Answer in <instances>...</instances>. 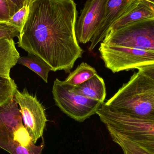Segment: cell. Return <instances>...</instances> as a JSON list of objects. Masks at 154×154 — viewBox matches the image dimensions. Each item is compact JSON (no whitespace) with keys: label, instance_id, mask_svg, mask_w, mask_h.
Segmentation results:
<instances>
[{"label":"cell","instance_id":"cell-1","mask_svg":"<svg viewBox=\"0 0 154 154\" xmlns=\"http://www.w3.org/2000/svg\"><path fill=\"white\" fill-rule=\"evenodd\" d=\"M74 0H29L19 47L38 56L56 72L70 73L83 51L75 33Z\"/></svg>","mask_w":154,"mask_h":154},{"label":"cell","instance_id":"cell-2","mask_svg":"<svg viewBox=\"0 0 154 154\" xmlns=\"http://www.w3.org/2000/svg\"><path fill=\"white\" fill-rule=\"evenodd\" d=\"M44 145L33 142L14 97L0 106V148L11 154H41Z\"/></svg>","mask_w":154,"mask_h":154},{"label":"cell","instance_id":"cell-3","mask_svg":"<svg viewBox=\"0 0 154 154\" xmlns=\"http://www.w3.org/2000/svg\"><path fill=\"white\" fill-rule=\"evenodd\" d=\"M110 135L134 143L154 154V119H144L113 111L105 103L96 112Z\"/></svg>","mask_w":154,"mask_h":154},{"label":"cell","instance_id":"cell-4","mask_svg":"<svg viewBox=\"0 0 154 154\" xmlns=\"http://www.w3.org/2000/svg\"><path fill=\"white\" fill-rule=\"evenodd\" d=\"M75 86L65 81L56 79L52 88V94L56 105L69 117L83 122L96 114L104 103L76 94Z\"/></svg>","mask_w":154,"mask_h":154},{"label":"cell","instance_id":"cell-5","mask_svg":"<svg viewBox=\"0 0 154 154\" xmlns=\"http://www.w3.org/2000/svg\"><path fill=\"white\" fill-rule=\"evenodd\" d=\"M105 67L113 73L154 64V51L109 45L101 42L99 48Z\"/></svg>","mask_w":154,"mask_h":154},{"label":"cell","instance_id":"cell-6","mask_svg":"<svg viewBox=\"0 0 154 154\" xmlns=\"http://www.w3.org/2000/svg\"><path fill=\"white\" fill-rule=\"evenodd\" d=\"M105 104L111 110L144 119H154V105L137 88L134 77Z\"/></svg>","mask_w":154,"mask_h":154},{"label":"cell","instance_id":"cell-7","mask_svg":"<svg viewBox=\"0 0 154 154\" xmlns=\"http://www.w3.org/2000/svg\"><path fill=\"white\" fill-rule=\"evenodd\" d=\"M101 42L106 45L154 51V19L135 22L110 32Z\"/></svg>","mask_w":154,"mask_h":154},{"label":"cell","instance_id":"cell-8","mask_svg":"<svg viewBox=\"0 0 154 154\" xmlns=\"http://www.w3.org/2000/svg\"><path fill=\"white\" fill-rule=\"evenodd\" d=\"M14 99L19 105L24 125L35 144L42 136L47 119L45 109L36 97L26 90H16Z\"/></svg>","mask_w":154,"mask_h":154},{"label":"cell","instance_id":"cell-9","mask_svg":"<svg viewBox=\"0 0 154 154\" xmlns=\"http://www.w3.org/2000/svg\"><path fill=\"white\" fill-rule=\"evenodd\" d=\"M108 0H88L77 20L75 33L78 42L91 41L103 20Z\"/></svg>","mask_w":154,"mask_h":154},{"label":"cell","instance_id":"cell-10","mask_svg":"<svg viewBox=\"0 0 154 154\" xmlns=\"http://www.w3.org/2000/svg\"><path fill=\"white\" fill-rule=\"evenodd\" d=\"M138 0H108L103 20L91 40L89 51L93 50L106 37L111 25L126 13Z\"/></svg>","mask_w":154,"mask_h":154},{"label":"cell","instance_id":"cell-11","mask_svg":"<svg viewBox=\"0 0 154 154\" xmlns=\"http://www.w3.org/2000/svg\"><path fill=\"white\" fill-rule=\"evenodd\" d=\"M146 19H154V5L144 0H138L126 13L111 25L106 35L133 23Z\"/></svg>","mask_w":154,"mask_h":154},{"label":"cell","instance_id":"cell-12","mask_svg":"<svg viewBox=\"0 0 154 154\" xmlns=\"http://www.w3.org/2000/svg\"><path fill=\"white\" fill-rule=\"evenodd\" d=\"M20 57L13 39L0 38V77L11 79V69Z\"/></svg>","mask_w":154,"mask_h":154},{"label":"cell","instance_id":"cell-13","mask_svg":"<svg viewBox=\"0 0 154 154\" xmlns=\"http://www.w3.org/2000/svg\"><path fill=\"white\" fill-rule=\"evenodd\" d=\"M76 94L104 103L106 96V87L103 78L97 74L83 83L75 86Z\"/></svg>","mask_w":154,"mask_h":154},{"label":"cell","instance_id":"cell-14","mask_svg":"<svg viewBox=\"0 0 154 154\" xmlns=\"http://www.w3.org/2000/svg\"><path fill=\"white\" fill-rule=\"evenodd\" d=\"M17 63L27 67L48 83L49 73L52 69L45 61L38 56L29 53L27 56L20 57Z\"/></svg>","mask_w":154,"mask_h":154},{"label":"cell","instance_id":"cell-15","mask_svg":"<svg viewBox=\"0 0 154 154\" xmlns=\"http://www.w3.org/2000/svg\"><path fill=\"white\" fill-rule=\"evenodd\" d=\"M97 74L95 69L85 62H82L74 71L69 73L65 81L76 86L87 81Z\"/></svg>","mask_w":154,"mask_h":154},{"label":"cell","instance_id":"cell-16","mask_svg":"<svg viewBox=\"0 0 154 154\" xmlns=\"http://www.w3.org/2000/svg\"><path fill=\"white\" fill-rule=\"evenodd\" d=\"M132 76L138 90L154 105V81L138 71Z\"/></svg>","mask_w":154,"mask_h":154},{"label":"cell","instance_id":"cell-17","mask_svg":"<svg viewBox=\"0 0 154 154\" xmlns=\"http://www.w3.org/2000/svg\"><path fill=\"white\" fill-rule=\"evenodd\" d=\"M17 86L13 79L0 77V106L14 97Z\"/></svg>","mask_w":154,"mask_h":154},{"label":"cell","instance_id":"cell-18","mask_svg":"<svg viewBox=\"0 0 154 154\" xmlns=\"http://www.w3.org/2000/svg\"><path fill=\"white\" fill-rule=\"evenodd\" d=\"M112 140L121 147L124 154H151L133 142L115 135H110Z\"/></svg>","mask_w":154,"mask_h":154},{"label":"cell","instance_id":"cell-19","mask_svg":"<svg viewBox=\"0 0 154 154\" xmlns=\"http://www.w3.org/2000/svg\"><path fill=\"white\" fill-rule=\"evenodd\" d=\"M18 11L16 5L10 0H0V22H9Z\"/></svg>","mask_w":154,"mask_h":154},{"label":"cell","instance_id":"cell-20","mask_svg":"<svg viewBox=\"0 0 154 154\" xmlns=\"http://www.w3.org/2000/svg\"><path fill=\"white\" fill-rule=\"evenodd\" d=\"M20 30L14 25L6 22H0V38L13 39L19 37Z\"/></svg>","mask_w":154,"mask_h":154},{"label":"cell","instance_id":"cell-21","mask_svg":"<svg viewBox=\"0 0 154 154\" xmlns=\"http://www.w3.org/2000/svg\"><path fill=\"white\" fill-rule=\"evenodd\" d=\"M28 11V5L24 6L11 18L9 23L17 27L20 31L27 16Z\"/></svg>","mask_w":154,"mask_h":154},{"label":"cell","instance_id":"cell-22","mask_svg":"<svg viewBox=\"0 0 154 154\" xmlns=\"http://www.w3.org/2000/svg\"><path fill=\"white\" fill-rule=\"evenodd\" d=\"M137 69L138 72L154 81V64L141 67Z\"/></svg>","mask_w":154,"mask_h":154},{"label":"cell","instance_id":"cell-23","mask_svg":"<svg viewBox=\"0 0 154 154\" xmlns=\"http://www.w3.org/2000/svg\"><path fill=\"white\" fill-rule=\"evenodd\" d=\"M13 3L18 9V11L20 10L24 6L28 5L29 0H10Z\"/></svg>","mask_w":154,"mask_h":154},{"label":"cell","instance_id":"cell-24","mask_svg":"<svg viewBox=\"0 0 154 154\" xmlns=\"http://www.w3.org/2000/svg\"><path fill=\"white\" fill-rule=\"evenodd\" d=\"M144 1H146V2H149L151 3L152 4L154 5V0H144Z\"/></svg>","mask_w":154,"mask_h":154}]
</instances>
